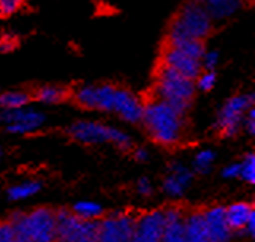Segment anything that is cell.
<instances>
[{
    "mask_svg": "<svg viewBox=\"0 0 255 242\" xmlns=\"http://www.w3.org/2000/svg\"><path fill=\"white\" fill-rule=\"evenodd\" d=\"M184 117L186 116L176 111L171 105L155 97L144 103L141 122L155 143L170 148L182 140L184 132H186Z\"/></svg>",
    "mask_w": 255,
    "mask_h": 242,
    "instance_id": "6da1fadb",
    "label": "cell"
},
{
    "mask_svg": "<svg viewBox=\"0 0 255 242\" xmlns=\"http://www.w3.org/2000/svg\"><path fill=\"white\" fill-rule=\"evenodd\" d=\"M195 95V81L162 64L157 73L155 97L166 101L176 111L186 116Z\"/></svg>",
    "mask_w": 255,
    "mask_h": 242,
    "instance_id": "7a4b0ae2",
    "label": "cell"
},
{
    "mask_svg": "<svg viewBox=\"0 0 255 242\" xmlns=\"http://www.w3.org/2000/svg\"><path fill=\"white\" fill-rule=\"evenodd\" d=\"M211 30H213V19L205 10V6L195 0V2L184 5L174 18L168 33V43L186 38L203 41Z\"/></svg>",
    "mask_w": 255,
    "mask_h": 242,
    "instance_id": "3957f363",
    "label": "cell"
},
{
    "mask_svg": "<svg viewBox=\"0 0 255 242\" xmlns=\"http://www.w3.org/2000/svg\"><path fill=\"white\" fill-rule=\"evenodd\" d=\"M68 135L83 144L113 143L118 149L128 152L133 149V140L126 132L116 127L105 125L97 120H76L68 127Z\"/></svg>",
    "mask_w": 255,
    "mask_h": 242,
    "instance_id": "277c9868",
    "label": "cell"
},
{
    "mask_svg": "<svg viewBox=\"0 0 255 242\" xmlns=\"http://www.w3.org/2000/svg\"><path fill=\"white\" fill-rule=\"evenodd\" d=\"M138 214L113 212L99 219L97 242H131L136 228Z\"/></svg>",
    "mask_w": 255,
    "mask_h": 242,
    "instance_id": "5b68a950",
    "label": "cell"
},
{
    "mask_svg": "<svg viewBox=\"0 0 255 242\" xmlns=\"http://www.w3.org/2000/svg\"><path fill=\"white\" fill-rule=\"evenodd\" d=\"M254 106V95H235L225 101L216 120L217 132L225 138H233L241 130L243 120L249 108Z\"/></svg>",
    "mask_w": 255,
    "mask_h": 242,
    "instance_id": "8992f818",
    "label": "cell"
},
{
    "mask_svg": "<svg viewBox=\"0 0 255 242\" xmlns=\"http://www.w3.org/2000/svg\"><path fill=\"white\" fill-rule=\"evenodd\" d=\"M46 122V116L41 111L30 109L27 106L16 109H0V124L8 133L27 135L37 132Z\"/></svg>",
    "mask_w": 255,
    "mask_h": 242,
    "instance_id": "52a82bcc",
    "label": "cell"
},
{
    "mask_svg": "<svg viewBox=\"0 0 255 242\" xmlns=\"http://www.w3.org/2000/svg\"><path fill=\"white\" fill-rule=\"evenodd\" d=\"M27 222L33 242H56V211L46 206L27 212Z\"/></svg>",
    "mask_w": 255,
    "mask_h": 242,
    "instance_id": "ba28073f",
    "label": "cell"
},
{
    "mask_svg": "<svg viewBox=\"0 0 255 242\" xmlns=\"http://www.w3.org/2000/svg\"><path fill=\"white\" fill-rule=\"evenodd\" d=\"M165 228V212L162 209L147 211L136 219V228L131 242H160Z\"/></svg>",
    "mask_w": 255,
    "mask_h": 242,
    "instance_id": "9c48e42d",
    "label": "cell"
},
{
    "mask_svg": "<svg viewBox=\"0 0 255 242\" xmlns=\"http://www.w3.org/2000/svg\"><path fill=\"white\" fill-rule=\"evenodd\" d=\"M209 242H232L235 233L225 219V206L216 204L203 209Z\"/></svg>",
    "mask_w": 255,
    "mask_h": 242,
    "instance_id": "30bf717a",
    "label": "cell"
},
{
    "mask_svg": "<svg viewBox=\"0 0 255 242\" xmlns=\"http://www.w3.org/2000/svg\"><path fill=\"white\" fill-rule=\"evenodd\" d=\"M143 109H144V103L135 93H131L127 89L116 87V93H114V101H113V112H116L122 120H126L128 124L141 122Z\"/></svg>",
    "mask_w": 255,
    "mask_h": 242,
    "instance_id": "8fae6325",
    "label": "cell"
},
{
    "mask_svg": "<svg viewBox=\"0 0 255 242\" xmlns=\"http://www.w3.org/2000/svg\"><path fill=\"white\" fill-rule=\"evenodd\" d=\"M162 62H163V65L173 68V70L190 78L193 81L197 80V76L201 73V68H203L201 67L200 59L192 57L184 53V51H181L178 48H173V46L165 48L163 56H162Z\"/></svg>",
    "mask_w": 255,
    "mask_h": 242,
    "instance_id": "7c38bea8",
    "label": "cell"
},
{
    "mask_svg": "<svg viewBox=\"0 0 255 242\" xmlns=\"http://www.w3.org/2000/svg\"><path fill=\"white\" fill-rule=\"evenodd\" d=\"M193 182V171L189 169L186 165H182L179 161L171 163L163 180V192L173 198H179L186 193V190Z\"/></svg>",
    "mask_w": 255,
    "mask_h": 242,
    "instance_id": "4fadbf2b",
    "label": "cell"
},
{
    "mask_svg": "<svg viewBox=\"0 0 255 242\" xmlns=\"http://www.w3.org/2000/svg\"><path fill=\"white\" fill-rule=\"evenodd\" d=\"M163 212L165 228L160 242H186V227H184L186 209L173 204L168 207H163Z\"/></svg>",
    "mask_w": 255,
    "mask_h": 242,
    "instance_id": "5bb4252c",
    "label": "cell"
},
{
    "mask_svg": "<svg viewBox=\"0 0 255 242\" xmlns=\"http://www.w3.org/2000/svg\"><path fill=\"white\" fill-rule=\"evenodd\" d=\"M252 215H255V207L254 204L248 201H238V203H232L230 206L225 207V219L228 227L232 228V231L244 235L246 225L251 220Z\"/></svg>",
    "mask_w": 255,
    "mask_h": 242,
    "instance_id": "9a60e30c",
    "label": "cell"
},
{
    "mask_svg": "<svg viewBox=\"0 0 255 242\" xmlns=\"http://www.w3.org/2000/svg\"><path fill=\"white\" fill-rule=\"evenodd\" d=\"M200 5L205 6L213 21H224L238 13L244 0H197Z\"/></svg>",
    "mask_w": 255,
    "mask_h": 242,
    "instance_id": "2e32d148",
    "label": "cell"
},
{
    "mask_svg": "<svg viewBox=\"0 0 255 242\" xmlns=\"http://www.w3.org/2000/svg\"><path fill=\"white\" fill-rule=\"evenodd\" d=\"M184 227H186V242H209L203 209L186 211Z\"/></svg>",
    "mask_w": 255,
    "mask_h": 242,
    "instance_id": "e0dca14e",
    "label": "cell"
},
{
    "mask_svg": "<svg viewBox=\"0 0 255 242\" xmlns=\"http://www.w3.org/2000/svg\"><path fill=\"white\" fill-rule=\"evenodd\" d=\"M99 238V219L97 220H84L81 219L76 225L72 238L68 242H97Z\"/></svg>",
    "mask_w": 255,
    "mask_h": 242,
    "instance_id": "ac0fdd59",
    "label": "cell"
},
{
    "mask_svg": "<svg viewBox=\"0 0 255 242\" xmlns=\"http://www.w3.org/2000/svg\"><path fill=\"white\" fill-rule=\"evenodd\" d=\"M41 187L43 185H41L40 180H25V182L11 185L10 188H8V198H10L11 201L29 200V198L40 193Z\"/></svg>",
    "mask_w": 255,
    "mask_h": 242,
    "instance_id": "d6986e66",
    "label": "cell"
},
{
    "mask_svg": "<svg viewBox=\"0 0 255 242\" xmlns=\"http://www.w3.org/2000/svg\"><path fill=\"white\" fill-rule=\"evenodd\" d=\"M114 93H116V87L111 85V84L95 85L94 109L95 111H103V112H111L113 111Z\"/></svg>",
    "mask_w": 255,
    "mask_h": 242,
    "instance_id": "ffe728a7",
    "label": "cell"
},
{
    "mask_svg": "<svg viewBox=\"0 0 255 242\" xmlns=\"http://www.w3.org/2000/svg\"><path fill=\"white\" fill-rule=\"evenodd\" d=\"M8 219L13 223L16 242H33L32 233L29 228V222H27V212L16 211Z\"/></svg>",
    "mask_w": 255,
    "mask_h": 242,
    "instance_id": "44dd1931",
    "label": "cell"
},
{
    "mask_svg": "<svg viewBox=\"0 0 255 242\" xmlns=\"http://www.w3.org/2000/svg\"><path fill=\"white\" fill-rule=\"evenodd\" d=\"M67 90L59 85H41L40 89L35 92V100L45 105H56L67 98Z\"/></svg>",
    "mask_w": 255,
    "mask_h": 242,
    "instance_id": "7402d4cb",
    "label": "cell"
},
{
    "mask_svg": "<svg viewBox=\"0 0 255 242\" xmlns=\"http://www.w3.org/2000/svg\"><path fill=\"white\" fill-rule=\"evenodd\" d=\"M30 103V95L24 90H10L0 93V109L24 108Z\"/></svg>",
    "mask_w": 255,
    "mask_h": 242,
    "instance_id": "603a6c76",
    "label": "cell"
},
{
    "mask_svg": "<svg viewBox=\"0 0 255 242\" xmlns=\"http://www.w3.org/2000/svg\"><path fill=\"white\" fill-rule=\"evenodd\" d=\"M72 211L84 220H97L103 215V207L95 201H78L72 207Z\"/></svg>",
    "mask_w": 255,
    "mask_h": 242,
    "instance_id": "cb8c5ba5",
    "label": "cell"
},
{
    "mask_svg": "<svg viewBox=\"0 0 255 242\" xmlns=\"http://www.w3.org/2000/svg\"><path fill=\"white\" fill-rule=\"evenodd\" d=\"M216 160V152L211 149H203L197 152L195 159H193V171L198 172V174H209L211 169H213Z\"/></svg>",
    "mask_w": 255,
    "mask_h": 242,
    "instance_id": "d4e9b609",
    "label": "cell"
},
{
    "mask_svg": "<svg viewBox=\"0 0 255 242\" xmlns=\"http://www.w3.org/2000/svg\"><path fill=\"white\" fill-rule=\"evenodd\" d=\"M168 46L178 48V49L184 51L186 54L195 57V59H200V60L205 54V45H203V41H200V40H192V38L178 40V41L168 43Z\"/></svg>",
    "mask_w": 255,
    "mask_h": 242,
    "instance_id": "484cf974",
    "label": "cell"
},
{
    "mask_svg": "<svg viewBox=\"0 0 255 242\" xmlns=\"http://www.w3.org/2000/svg\"><path fill=\"white\" fill-rule=\"evenodd\" d=\"M240 177L251 185L255 184V155L249 152L240 163Z\"/></svg>",
    "mask_w": 255,
    "mask_h": 242,
    "instance_id": "4316f807",
    "label": "cell"
},
{
    "mask_svg": "<svg viewBox=\"0 0 255 242\" xmlns=\"http://www.w3.org/2000/svg\"><path fill=\"white\" fill-rule=\"evenodd\" d=\"M216 81H217V76H216L214 70H208L205 73H200L195 81V89H200L201 92H209V90H213V87L216 85Z\"/></svg>",
    "mask_w": 255,
    "mask_h": 242,
    "instance_id": "83f0119b",
    "label": "cell"
},
{
    "mask_svg": "<svg viewBox=\"0 0 255 242\" xmlns=\"http://www.w3.org/2000/svg\"><path fill=\"white\" fill-rule=\"evenodd\" d=\"M25 0H0V16H11L21 10Z\"/></svg>",
    "mask_w": 255,
    "mask_h": 242,
    "instance_id": "f1b7e54d",
    "label": "cell"
},
{
    "mask_svg": "<svg viewBox=\"0 0 255 242\" xmlns=\"http://www.w3.org/2000/svg\"><path fill=\"white\" fill-rule=\"evenodd\" d=\"M0 242H16L14 228L10 219L0 220Z\"/></svg>",
    "mask_w": 255,
    "mask_h": 242,
    "instance_id": "f546056e",
    "label": "cell"
},
{
    "mask_svg": "<svg viewBox=\"0 0 255 242\" xmlns=\"http://www.w3.org/2000/svg\"><path fill=\"white\" fill-rule=\"evenodd\" d=\"M219 64V53L217 51H205L203 57H201V67L208 68V70H214Z\"/></svg>",
    "mask_w": 255,
    "mask_h": 242,
    "instance_id": "4dcf8cb0",
    "label": "cell"
},
{
    "mask_svg": "<svg viewBox=\"0 0 255 242\" xmlns=\"http://www.w3.org/2000/svg\"><path fill=\"white\" fill-rule=\"evenodd\" d=\"M243 127L246 128V132H248L251 136L255 135V108H249L248 112H246L244 116V120H243Z\"/></svg>",
    "mask_w": 255,
    "mask_h": 242,
    "instance_id": "1f68e13d",
    "label": "cell"
},
{
    "mask_svg": "<svg viewBox=\"0 0 255 242\" xmlns=\"http://www.w3.org/2000/svg\"><path fill=\"white\" fill-rule=\"evenodd\" d=\"M136 190L141 196H151L154 193V185L147 177H141L136 184Z\"/></svg>",
    "mask_w": 255,
    "mask_h": 242,
    "instance_id": "d6a6232c",
    "label": "cell"
},
{
    "mask_svg": "<svg viewBox=\"0 0 255 242\" xmlns=\"http://www.w3.org/2000/svg\"><path fill=\"white\" fill-rule=\"evenodd\" d=\"M224 179H236L240 177V163H230L222 169Z\"/></svg>",
    "mask_w": 255,
    "mask_h": 242,
    "instance_id": "836d02e7",
    "label": "cell"
},
{
    "mask_svg": "<svg viewBox=\"0 0 255 242\" xmlns=\"http://www.w3.org/2000/svg\"><path fill=\"white\" fill-rule=\"evenodd\" d=\"M133 157L136 161H147L149 160V152L144 148H135L133 149Z\"/></svg>",
    "mask_w": 255,
    "mask_h": 242,
    "instance_id": "e575fe53",
    "label": "cell"
},
{
    "mask_svg": "<svg viewBox=\"0 0 255 242\" xmlns=\"http://www.w3.org/2000/svg\"><path fill=\"white\" fill-rule=\"evenodd\" d=\"M13 46H14V43L10 38L0 40V51H10V49H13Z\"/></svg>",
    "mask_w": 255,
    "mask_h": 242,
    "instance_id": "d590c367",
    "label": "cell"
},
{
    "mask_svg": "<svg viewBox=\"0 0 255 242\" xmlns=\"http://www.w3.org/2000/svg\"><path fill=\"white\" fill-rule=\"evenodd\" d=\"M0 160H2V149H0Z\"/></svg>",
    "mask_w": 255,
    "mask_h": 242,
    "instance_id": "8d00e7d4",
    "label": "cell"
}]
</instances>
